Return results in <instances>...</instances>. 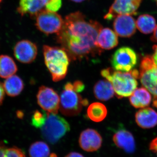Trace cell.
<instances>
[{
  "label": "cell",
  "instance_id": "obj_1",
  "mask_svg": "<svg viewBox=\"0 0 157 157\" xmlns=\"http://www.w3.org/2000/svg\"><path fill=\"white\" fill-rule=\"evenodd\" d=\"M102 28L98 21L88 20L77 11L63 20L61 29L57 33V41L73 60L100 56L102 51L97 45V40Z\"/></svg>",
  "mask_w": 157,
  "mask_h": 157
},
{
  "label": "cell",
  "instance_id": "obj_2",
  "mask_svg": "<svg viewBox=\"0 0 157 157\" xmlns=\"http://www.w3.org/2000/svg\"><path fill=\"white\" fill-rule=\"evenodd\" d=\"M101 75L112 84L118 98L130 97L137 89V79L139 76V72L137 70L124 72L108 68L102 70Z\"/></svg>",
  "mask_w": 157,
  "mask_h": 157
},
{
  "label": "cell",
  "instance_id": "obj_3",
  "mask_svg": "<svg viewBox=\"0 0 157 157\" xmlns=\"http://www.w3.org/2000/svg\"><path fill=\"white\" fill-rule=\"evenodd\" d=\"M44 61L50 72L52 80L61 81L67 76L70 65V57L62 48L44 45L43 47Z\"/></svg>",
  "mask_w": 157,
  "mask_h": 157
},
{
  "label": "cell",
  "instance_id": "obj_4",
  "mask_svg": "<svg viewBox=\"0 0 157 157\" xmlns=\"http://www.w3.org/2000/svg\"><path fill=\"white\" fill-rule=\"evenodd\" d=\"M88 104L87 100L83 99L78 93L73 90V85L67 82L61 94L59 109L62 114L67 117L78 115L83 106Z\"/></svg>",
  "mask_w": 157,
  "mask_h": 157
},
{
  "label": "cell",
  "instance_id": "obj_5",
  "mask_svg": "<svg viewBox=\"0 0 157 157\" xmlns=\"http://www.w3.org/2000/svg\"><path fill=\"white\" fill-rule=\"evenodd\" d=\"M68 122L56 114L47 112L45 124L41 128L42 137L51 144L56 143L70 131Z\"/></svg>",
  "mask_w": 157,
  "mask_h": 157
},
{
  "label": "cell",
  "instance_id": "obj_6",
  "mask_svg": "<svg viewBox=\"0 0 157 157\" xmlns=\"http://www.w3.org/2000/svg\"><path fill=\"white\" fill-rule=\"evenodd\" d=\"M139 78L142 85L157 100V67L151 56H147L141 60Z\"/></svg>",
  "mask_w": 157,
  "mask_h": 157
},
{
  "label": "cell",
  "instance_id": "obj_7",
  "mask_svg": "<svg viewBox=\"0 0 157 157\" xmlns=\"http://www.w3.org/2000/svg\"><path fill=\"white\" fill-rule=\"evenodd\" d=\"M35 17L37 28L46 35L57 33L63 23V20L59 14L45 9L38 12Z\"/></svg>",
  "mask_w": 157,
  "mask_h": 157
},
{
  "label": "cell",
  "instance_id": "obj_8",
  "mask_svg": "<svg viewBox=\"0 0 157 157\" xmlns=\"http://www.w3.org/2000/svg\"><path fill=\"white\" fill-rule=\"evenodd\" d=\"M137 62V57L135 51L129 47L118 48L112 56L110 63L117 71L128 72L132 70Z\"/></svg>",
  "mask_w": 157,
  "mask_h": 157
},
{
  "label": "cell",
  "instance_id": "obj_9",
  "mask_svg": "<svg viewBox=\"0 0 157 157\" xmlns=\"http://www.w3.org/2000/svg\"><path fill=\"white\" fill-rule=\"evenodd\" d=\"M37 99L38 104L45 111L57 114L59 108L60 98L53 89L42 86L39 87Z\"/></svg>",
  "mask_w": 157,
  "mask_h": 157
},
{
  "label": "cell",
  "instance_id": "obj_10",
  "mask_svg": "<svg viewBox=\"0 0 157 157\" xmlns=\"http://www.w3.org/2000/svg\"><path fill=\"white\" fill-rule=\"evenodd\" d=\"M142 0H115L104 16V19L111 20L119 15H135Z\"/></svg>",
  "mask_w": 157,
  "mask_h": 157
},
{
  "label": "cell",
  "instance_id": "obj_11",
  "mask_svg": "<svg viewBox=\"0 0 157 157\" xmlns=\"http://www.w3.org/2000/svg\"><path fill=\"white\" fill-rule=\"evenodd\" d=\"M14 56L17 60L23 63L28 64L34 61L37 55V47L35 43L28 40L17 42L14 46Z\"/></svg>",
  "mask_w": 157,
  "mask_h": 157
},
{
  "label": "cell",
  "instance_id": "obj_12",
  "mask_svg": "<svg viewBox=\"0 0 157 157\" xmlns=\"http://www.w3.org/2000/svg\"><path fill=\"white\" fill-rule=\"evenodd\" d=\"M136 24L135 19L130 15H119L115 17L113 29L117 36L129 38L136 32Z\"/></svg>",
  "mask_w": 157,
  "mask_h": 157
},
{
  "label": "cell",
  "instance_id": "obj_13",
  "mask_svg": "<svg viewBox=\"0 0 157 157\" xmlns=\"http://www.w3.org/2000/svg\"><path fill=\"white\" fill-rule=\"evenodd\" d=\"M79 146L85 151H96L101 147L102 138L95 130L87 129L81 132L79 137Z\"/></svg>",
  "mask_w": 157,
  "mask_h": 157
},
{
  "label": "cell",
  "instance_id": "obj_14",
  "mask_svg": "<svg viewBox=\"0 0 157 157\" xmlns=\"http://www.w3.org/2000/svg\"><path fill=\"white\" fill-rule=\"evenodd\" d=\"M113 142L118 147L128 153H133L135 151L136 145L133 135L127 130L121 129L113 135Z\"/></svg>",
  "mask_w": 157,
  "mask_h": 157
},
{
  "label": "cell",
  "instance_id": "obj_15",
  "mask_svg": "<svg viewBox=\"0 0 157 157\" xmlns=\"http://www.w3.org/2000/svg\"><path fill=\"white\" fill-rule=\"evenodd\" d=\"M135 117L136 123L142 128H151L157 125V113L150 107L140 109Z\"/></svg>",
  "mask_w": 157,
  "mask_h": 157
},
{
  "label": "cell",
  "instance_id": "obj_16",
  "mask_svg": "<svg viewBox=\"0 0 157 157\" xmlns=\"http://www.w3.org/2000/svg\"><path fill=\"white\" fill-rule=\"evenodd\" d=\"M97 45L101 49L110 50L115 48L118 44L117 34L111 29H101L98 34Z\"/></svg>",
  "mask_w": 157,
  "mask_h": 157
},
{
  "label": "cell",
  "instance_id": "obj_17",
  "mask_svg": "<svg viewBox=\"0 0 157 157\" xmlns=\"http://www.w3.org/2000/svg\"><path fill=\"white\" fill-rule=\"evenodd\" d=\"M50 0H20L17 12L21 16L29 14L35 17Z\"/></svg>",
  "mask_w": 157,
  "mask_h": 157
},
{
  "label": "cell",
  "instance_id": "obj_18",
  "mask_svg": "<svg viewBox=\"0 0 157 157\" xmlns=\"http://www.w3.org/2000/svg\"><path fill=\"white\" fill-rule=\"evenodd\" d=\"M130 103L136 108H143L147 107L151 101L150 93L145 88L136 89L130 96Z\"/></svg>",
  "mask_w": 157,
  "mask_h": 157
},
{
  "label": "cell",
  "instance_id": "obj_19",
  "mask_svg": "<svg viewBox=\"0 0 157 157\" xmlns=\"http://www.w3.org/2000/svg\"><path fill=\"white\" fill-rule=\"evenodd\" d=\"M94 92L95 97L98 100L107 101L112 98L114 90L112 84L107 80H101L94 85Z\"/></svg>",
  "mask_w": 157,
  "mask_h": 157
},
{
  "label": "cell",
  "instance_id": "obj_20",
  "mask_svg": "<svg viewBox=\"0 0 157 157\" xmlns=\"http://www.w3.org/2000/svg\"><path fill=\"white\" fill-rule=\"evenodd\" d=\"M3 86L8 95L14 97L18 96L21 93L24 88V84L19 76L13 75L6 78Z\"/></svg>",
  "mask_w": 157,
  "mask_h": 157
},
{
  "label": "cell",
  "instance_id": "obj_21",
  "mask_svg": "<svg viewBox=\"0 0 157 157\" xmlns=\"http://www.w3.org/2000/svg\"><path fill=\"white\" fill-rule=\"evenodd\" d=\"M17 68L13 59L9 56H0V77L9 78L17 72Z\"/></svg>",
  "mask_w": 157,
  "mask_h": 157
},
{
  "label": "cell",
  "instance_id": "obj_22",
  "mask_svg": "<svg viewBox=\"0 0 157 157\" xmlns=\"http://www.w3.org/2000/svg\"><path fill=\"white\" fill-rule=\"evenodd\" d=\"M107 108L101 103L95 102L90 105L87 110V115L91 120L100 122L104 120L107 115Z\"/></svg>",
  "mask_w": 157,
  "mask_h": 157
},
{
  "label": "cell",
  "instance_id": "obj_23",
  "mask_svg": "<svg viewBox=\"0 0 157 157\" xmlns=\"http://www.w3.org/2000/svg\"><path fill=\"white\" fill-rule=\"evenodd\" d=\"M136 24L138 30L144 34L151 33L154 31L156 26L154 17L148 14L139 16Z\"/></svg>",
  "mask_w": 157,
  "mask_h": 157
},
{
  "label": "cell",
  "instance_id": "obj_24",
  "mask_svg": "<svg viewBox=\"0 0 157 157\" xmlns=\"http://www.w3.org/2000/svg\"><path fill=\"white\" fill-rule=\"evenodd\" d=\"M30 157H49L50 149L48 144L43 141H37L31 144L29 149Z\"/></svg>",
  "mask_w": 157,
  "mask_h": 157
},
{
  "label": "cell",
  "instance_id": "obj_25",
  "mask_svg": "<svg viewBox=\"0 0 157 157\" xmlns=\"http://www.w3.org/2000/svg\"><path fill=\"white\" fill-rule=\"evenodd\" d=\"M47 118V112L36 110L32 117V124L37 128H41L45 124Z\"/></svg>",
  "mask_w": 157,
  "mask_h": 157
},
{
  "label": "cell",
  "instance_id": "obj_26",
  "mask_svg": "<svg viewBox=\"0 0 157 157\" xmlns=\"http://www.w3.org/2000/svg\"><path fill=\"white\" fill-rule=\"evenodd\" d=\"M62 0H50L45 6V9L48 11L56 12L60 9Z\"/></svg>",
  "mask_w": 157,
  "mask_h": 157
},
{
  "label": "cell",
  "instance_id": "obj_27",
  "mask_svg": "<svg viewBox=\"0 0 157 157\" xmlns=\"http://www.w3.org/2000/svg\"><path fill=\"white\" fill-rule=\"evenodd\" d=\"M73 90L77 93H80L84 90L85 85L82 82L77 80L73 83Z\"/></svg>",
  "mask_w": 157,
  "mask_h": 157
},
{
  "label": "cell",
  "instance_id": "obj_28",
  "mask_svg": "<svg viewBox=\"0 0 157 157\" xmlns=\"http://www.w3.org/2000/svg\"><path fill=\"white\" fill-rule=\"evenodd\" d=\"M8 147L2 141H0V157H8L6 154V149Z\"/></svg>",
  "mask_w": 157,
  "mask_h": 157
},
{
  "label": "cell",
  "instance_id": "obj_29",
  "mask_svg": "<svg viewBox=\"0 0 157 157\" xmlns=\"http://www.w3.org/2000/svg\"><path fill=\"white\" fill-rule=\"evenodd\" d=\"M150 150L157 155V137L152 140L150 144Z\"/></svg>",
  "mask_w": 157,
  "mask_h": 157
},
{
  "label": "cell",
  "instance_id": "obj_30",
  "mask_svg": "<svg viewBox=\"0 0 157 157\" xmlns=\"http://www.w3.org/2000/svg\"><path fill=\"white\" fill-rule=\"evenodd\" d=\"M5 90L3 85L0 82V105L2 104L3 100L5 98Z\"/></svg>",
  "mask_w": 157,
  "mask_h": 157
},
{
  "label": "cell",
  "instance_id": "obj_31",
  "mask_svg": "<svg viewBox=\"0 0 157 157\" xmlns=\"http://www.w3.org/2000/svg\"><path fill=\"white\" fill-rule=\"evenodd\" d=\"M153 54L151 56L152 59L155 65L157 67V45L153 46Z\"/></svg>",
  "mask_w": 157,
  "mask_h": 157
},
{
  "label": "cell",
  "instance_id": "obj_32",
  "mask_svg": "<svg viewBox=\"0 0 157 157\" xmlns=\"http://www.w3.org/2000/svg\"><path fill=\"white\" fill-rule=\"evenodd\" d=\"M65 157H84L81 155V154L75 152H72L70 153L69 154L67 155Z\"/></svg>",
  "mask_w": 157,
  "mask_h": 157
},
{
  "label": "cell",
  "instance_id": "obj_33",
  "mask_svg": "<svg viewBox=\"0 0 157 157\" xmlns=\"http://www.w3.org/2000/svg\"><path fill=\"white\" fill-rule=\"evenodd\" d=\"M151 40L153 42H157V25L154 31L153 35L151 37Z\"/></svg>",
  "mask_w": 157,
  "mask_h": 157
},
{
  "label": "cell",
  "instance_id": "obj_34",
  "mask_svg": "<svg viewBox=\"0 0 157 157\" xmlns=\"http://www.w3.org/2000/svg\"><path fill=\"white\" fill-rule=\"evenodd\" d=\"M71 1L76 2H82V1H84V0H71Z\"/></svg>",
  "mask_w": 157,
  "mask_h": 157
},
{
  "label": "cell",
  "instance_id": "obj_35",
  "mask_svg": "<svg viewBox=\"0 0 157 157\" xmlns=\"http://www.w3.org/2000/svg\"><path fill=\"white\" fill-rule=\"evenodd\" d=\"M49 157H57V156L56 154L52 153L49 155Z\"/></svg>",
  "mask_w": 157,
  "mask_h": 157
},
{
  "label": "cell",
  "instance_id": "obj_36",
  "mask_svg": "<svg viewBox=\"0 0 157 157\" xmlns=\"http://www.w3.org/2000/svg\"><path fill=\"white\" fill-rule=\"evenodd\" d=\"M155 1L156 2L157 4V0H155Z\"/></svg>",
  "mask_w": 157,
  "mask_h": 157
},
{
  "label": "cell",
  "instance_id": "obj_37",
  "mask_svg": "<svg viewBox=\"0 0 157 157\" xmlns=\"http://www.w3.org/2000/svg\"><path fill=\"white\" fill-rule=\"evenodd\" d=\"M2 0H0V3H1V2H2Z\"/></svg>",
  "mask_w": 157,
  "mask_h": 157
}]
</instances>
